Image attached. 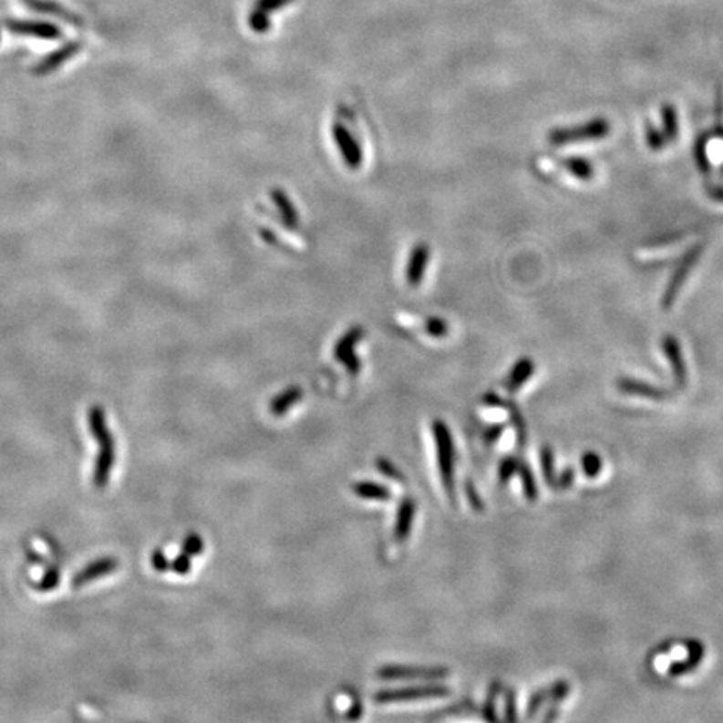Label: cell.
<instances>
[{
	"label": "cell",
	"mask_w": 723,
	"mask_h": 723,
	"mask_svg": "<svg viewBox=\"0 0 723 723\" xmlns=\"http://www.w3.org/2000/svg\"><path fill=\"white\" fill-rule=\"evenodd\" d=\"M436 448H438L439 470L442 476L444 488L448 491L449 498L454 500L456 494V482H454V444L449 432L448 426L442 420H436L432 424Z\"/></svg>",
	"instance_id": "6da1fadb"
},
{
	"label": "cell",
	"mask_w": 723,
	"mask_h": 723,
	"mask_svg": "<svg viewBox=\"0 0 723 723\" xmlns=\"http://www.w3.org/2000/svg\"><path fill=\"white\" fill-rule=\"evenodd\" d=\"M610 133V124L606 119H594L591 123L576 126V128H560L550 133V141L556 146L560 144L578 143V141H590L601 139Z\"/></svg>",
	"instance_id": "7a4b0ae2"
},
{
	"label": "cell",
	"mask_w": 723,
	"mask_h": 723,
	"mask_svg": "<svg viewBox=\"0 0 723 723\" xmlns=\"http://www.w3.org/2000/svg\"><path fill=\"white\" fill-rule=\"evenodd\" d=\"M450 690L442 685H429V687H410L400 690H384L378 692L374 700L378 703L412 702V700H426V698H440L448 697Z\"/></svg>",
	"instance_id": "3957f363"
},
{
	"label": "cell",
	"mask_w": 723,
	"mask_h": 723,
	"mask_svg": "<svg viewBox=\"0 0 723 723\" xmlns=\"http://www.w3.org/2000/svg\"><path fill=\"white\" fill-rule=\"evenodd\" d=\"M702 252L703 245L700 243V245L693 246L692 250H688V253L683 256V260L680 262L678 268L675 270L672 278H670V284L666 286V292H665V296H663V306H665L666 310L673 305V302H675V298L678 295L680 288H682L683 284H685L687 276L690 275L693 265H695V263L698 262V258L702 256Z\"/></svg>",
	"instance_id": "277c9868"
},
{
	"label": "cell",
	"mask_w": 723,
	"mask_h": 723,
	"mask_svg": "<svg viewBox=\"0 0 723 723\" xmlns=\"http://www.w3.org/2000/svg\"><path fill=\"white\" fill-rule=\"evenodd\" d=\"M362 338H364V328H360V326H352V328L346 330L344 336L336 342V350H334V356H336V360H338L352 376H356V374L360 372V360H358V356H356V352H354V346H356V342H360Z\"/></svg>",
	"instance_id": "5b68a950"
},
{
	"label": "cell",
	"mask_w": 723,
	"mask_h": 723,
	"mask_svg": "<svg viewBox=\"0 0 723 723\" xmlns=\"http://www.w3.org/2000/svg\"><path fill=\"white\" fill-rule=\"evenodd\" d=\"M380 678L384 680H398V678H422V680H440L449 677L448 668H420V666H382L377 672Z\"/></svg>",
	"instance_id": "8992f818"
},
{
	"label": "cell",
	"mask_w": 723,
	"mask_h": 723,
	"mask_svg": "<svg viewBox=\"0 0 723 723\" xmlns=\"http://www.w3.org/2000/svg\"><path fill=\"white\" fill-rule=\"evenodd\" d=\"M99 456L96 459V468H94V476H92V482L98 490H104L109 484V478H111L112 466L116 460V450H114V438L108 436V438L99 440Z\"/></svg>",
	"instance_id": "52a82bcc"
},
{
	"label": "cell",
	"mask_w": 723,
	"mask_h": 723,
	"mask_svg": "<svg viewBox=\"0 0 723 723\" xmlns=\"http://www.w3.org/2000/svg\"><path fill=\"white\" fill-rule=\"evenodd\" d=\"M332 133H334V139H336L338 151L342 154L346 168L358 170L362 166V151H360V146L356 143V138L344 124H336L332 128Z\"/></svg>",
	"instance_id": "ba28073f"
},
{
	"label": "cell",
	"mask_w": 723,
	"mask_h": 723,
	"mask_svg": "<svg viewBox=\"0 0 723 723\" xmlns=\"http://www.w3.org/2000/svg\"><path fill=\"white\" fill-rule=\"evenodd\" d=\"M5 27H7V31L19 34V36H32V37H39V39H47V41L59 39L62 36L59 27L51 24V22L12 21V19H7Z\"/></svg>",
	"instance_id": "9c48e42d"
},
{
	"label": "cell",
	"mask_w": 723,
	"mask_h": 723,
	"mask_svg": "<svg viewBox=\"0 0 723 723\" xmlns=\"http://www.w3.org/2000/svg\"><path fill=\"white\" fill-rule=\"evenodd\" d=\"M618 390L626 396H638V398H653V400H665V398H672L677 390L666 387H655L642 380H635V378H620L618 380Z\"/></svg>",
	"instance_id": "30bf717a"
},
{
	"label": "cell",
	"mask_w": 723,
	"mask_h": 723,
	"mask_svg": "<svg viewBox=\"0 0 723 723\" xmlns=\"http://www.w3.org/2000/svg\"><path fill=\"white\" fill-rule=\"evenodd\" d=\"M663 352H665V356H668L670 366H672L675 388L680 392L687 386V364H685L678 340L672 336H665L663 338Z\"/></svg>",
	"instance_id": "8fae6325"
},
{
	"label": "cell",
	"mask_w": 723,
	"mask_h": 723,
	"mask_svg": "<svg viewBox=\"0 0 723 723\" xmlns=\"http://www.w3.org/2000/svg\"><path fill=\"white\" fill-rule=\"evenodd\" d=\"M82 46L79 42H67L66 46L59 47L57 51L51 52L47 57H44L41 62L34 66L36 76H47L51 72L59 69L64 62L72 59L77 52L81 51Z\"/></svg>",
	"instance_id": "7c38bea8"
},
{
	"label": "cell",
	"mask_w": 723,
	"mask_h": 723,
	"mask_svg": "<svg viewBox=\"0 0 723 723\" xmlns=\"http://www.w3.org/2000/svg\"><path fill=\"white\" fill-rule=\"evenodd\" d=\"M119 563L116 558H101V560L94 561L91 564H88L84 570L79 571L74 580H72V586L74 588H81L84 584L91 583L94 580H99L106 574H111L112 571L118 570Z\"/></svg>",
	"instance_id": "4fadbf2b"
},
{
	"label": "cell",
	"mask_w": 723,
	"mask_h": 723,
	"mask_svg": "<svg viewBox=\"0 0 723 723\" xmlns=\"http://www.w3.org/2000/svg\"><path fill=\"white\" fill-rule=\"evenodd\" d=\"M429 260H430V248L426 243H418L412 248V253L408 258V274H406L408 284L412 288L420 285Z\"/></svg>",
	"instance_id": "5bb4252c"
},
{
	"label": "cell",
	"mask_w": 723,
	"mask_h": 723,
	"mask_svg": "<svg viewBox=\"0 0 723 723\" xmlns=\"http://www.w3.org/2000/svg\"><path fill=\"white\" fill-rule=\"evenodd\" d=\"M687 648H688V658L683 662H675L670 665L668 668V675L670 677H682L687 673L693 672L703 660L705 655V648H703L702 642L698 640H687L685 642Z\"/></svg>",
	"instance_id": "9a60e30c"
},
{
	"label": "cell",
	"mask_w": 723,
	"mask_h": 723,
	"mask_svg": "<svg viewBox=\"0 0 723 723\" xmlns=\"http://www.w3.org/2000/svg\"><path fill=\"white\" fill-rule=\"evenodd\" d=\"M484 404L492 406V408H506V410H510L511 422H512V426L516 429V434H518V448H524V446H526V422H524V418L521 416L520 408H516V406H512L510 402H504V400H502L500 396H496V394H486V396H484Z\"/></svg>",
	"instance_id": "2e32d148"
},
{
	"label": "cell",
	"mask_w": 723,
	"mask_h": 723,
	"mask_svg": "<svg viewBox=\"0 0 723 723\" xmlns=\"http://www.w3.org/2000/svg\"><path fill=\"white\" fill-rule=\"evenodd\" d=\"M414 516H416V502L410 498L400 501L396 528H394V536H396V540L398 542H404V541L408 540V532L412 530Z\"/></svg>",
	"instance_id": "e0dca14e"
},
{
	"label": "cell",
	"mask_w": 723,
	"mask_h": 723,
	"mask_svg": "<svg viewBox=\"0 0 723 723\" xmlns=\"http://www.w3.org/2000/svg\"><path fill=\"white\" fill-rule=\"evenodd\" d=\"M534 368H536L534 367V362H532L531 358H528V356L520 358L518 364L511 370L508 378L504 380V388H506L510 394L518 392V390L530 380L531 376L534 374Z\"/></svg>",
	"instance_id": "ac0fdd59"
},
{
	"label": "cell",
	"mask_w": 723,
	"mask_h": 723,
	"mask_svg": "<svg viewBox=\"0 0 723 723\" xmlns=\"http://www.w3.org/2000/svg\"><path fill=\"white\" fill-rule=\"evenodd\" d=\"M32 11L41 12V14H49V15H56L62 21L71 22L74 26H81V17H77L76 14L66 11L62 5L56 4L54 0H24Z\"/></svg>",
	"instance_id": "d6986e66"
},
{
	"label": "cell",
	"mask_w": 723,
	"mask_h": 723,
	"mask_svg": "<svg viewBox=\"0 0 723 723\" xmlns=\"http://www.w3.org/2000/svg\"><path fill=\"white\" fill-rule=\"evenodd\" d=\"M270 196H272L274 203H275L276 208H278L284 223H285L288 228H296V226H298V212H296L294 203L290 201V198L286 196L285 191L275 188V190H272Z\"/></svg>",
	"instance_id": "ffe728a7"
},
{
	"label": "cell",
	"mask_w": 723,
	"mask_h": 723,
	"mask_svg": "<svg viewBox=\"0 0 723 723\" xmlns=\"http://www.w3.org/2000/svg\"><path fill=\"white\" fill-rule=\"evenodd\" d=\"M352 490H354L356 496L362 498V500H392V492H390V490H387L386 486H380V484H376V482H370V480H360V482H356Z\"/></svg>",
	"instance_id": "44dd1931"
},
{
	"label": "cell",
	"mask_w": 723,
	"mask_h": 723,
	"mask_svg": "<svg viewBox=\"0 0 723 723\" xmlns=\"http://www.w3.org/2000/svg\"><path fill=\"white\" fill-rule=\"evenodd\" d=\"M302 398H304V390H302V387L292 386V387L286 388V390H284L282 394H278V396L272 400L270 408H272V412H274L275 416H284L286 410L292 408V406H295L296 402Z\"/></svg>",
	"instance_id": "7402d4cb"
},
{
	"label": "cell",
	"mask_w": 723,
	"mask_h": 723,
	"mask_svg": "<svg viewBox=\"0 0 723 723\" xmlns=\"http://www.w3.org/2000/svg\"><path fill=\"white\" fill-rule=\"evenodd\" d=\"M88 420H89V430H91L94 439H98V442L104 438H108V436H111L109 429L106 426V414H104V410L99 406H94V408H89Z\"/></svg>",
	"instance_id": "603a6c76"
},
{
	"label": "cell",
	"mask_w": 723,
	"mask_h": 723,
	"mask_svg": "<svg viewBox=\"0 0 723 723\" xmlns=\"http://www.w3.org/2000/svg\"><path fill=\"white\" fill-rule=\"evenodd\" d=\"M518 474H520L521 482H522V491H524L526 500L530 501V502H536V501H538L540 490H538V484H536V479H534L532 470H531L530 466H528L524 460H521Z\"/></svg>",
	"instance_id": "cb8c5ba5"
},
{
	"label": "cell",
	"mask_w": 723,
	"mask_h": 723,
	"mask_svg": "<svg viewBox=\"0 0 723 723\" xmlns=\"http://www.w3.org/2000/svg\"><path fill=\"white\" fill-rule=\"evenodd\" d=\"M541 466H542V476H544L546 484L550 486L551 490H558V478H556V470H554V452L548 446L541 449Z\"/></svg>",
	"instance_id": "d4e9b609"
},
{
	"label": "cell",
	"mask_w": 723,
	"mask_h": 723,
	"mask_svg": "<svg viewBox=\"0 0 723 723\" xmlns=\"http://www.w3.org/2000/svg\"><path fill=\"white\" fill-rule=\"evenodd\" d=\"M501 690H502V683L500 680L491 683L490 693H488V700L482 707V717L488 722H498V713H496V700L500 697Z\"/></svg>",
	"instance_id": "484cf974"
},
{
	"label": "cell",
	"mask_w": 723,
	"mask_h": 723,
	"mask_svg": "<svg viewBox=\"0 0 723 723\" xmlns=\"http://www.w3.org/2000/svg\"><path fill=\"white\" fill-rule=\"evenodd\" d=\"M563 164L573 176H576L580 180H590L593 176V166L583 158H566V160H563Z\"/></svg>",
	"instance_id": "4316f807"
},
{
	"label": "cell",
	"mask_w": 723,
	"mask_h": 723,
	"mask_svg": "<svg viewBox=\"0 0 723 723\" xmlns=\"http://www.w3.org/2000/svg\"><path fill=\"white\" fill-rule=\"evenodd\" d=\"M663 124H665V131L663 136L666 139V143H672L673 139L677 138L678 133V123H677V112L673 109V106H663Z\"/></svg>",
	"instance_id": "83f0119b"
},
{
	"label": "cell",
	"mask_w": 723,
	"mask_h": 723,
	"mask_svg": "<svg viewBox=\"0 0 723 723\" xmlns=\"http://www.w3.org/2000/svg\"><path fill=\"white\" fill-rule=\"evenodd\" d=\"M581 468H583V472H584L586 478H596L601 472L603 462H601V458L596 452L588 450L581 458Z\"/></svg>",
	"instance_id": "f1b7e54d"
},
{
	"label": "cell",
	"mask_w": 723,
	"mask_h": 723,
	"mask_svg": "<svg viewBox=\"0 0 723 723\" xmlns=\"http://www.w3.org/2000/svg\"><path fill=\"white\" fill-rule=\"evenodd\" d=\"M248 24H250V29L256 32V34H265V32L270 31V26H272L270 14H266L265 11H260V9L255 7L253 11L250 12Z\"/></svg>",
	"instance_id": "f546056e"
},
{
	"label": "cell",
	"mask_w": 723,
	"mask_h": 723,
	"mask_svg": "<svg viewBox=\"0 0 723 723\" xmlns=\"http://www.w3.org/2000/svg\"><path fill=\"white\" fill-rule=\"evenodd\" d=\"M521 459L518 456H508L502 459L500 466V482L506 484L514 474H518L520 469Z\"/></svg>",
	"instance_id": "4dcf8cb0"
},
{
	"label": "cell",
	"mask_w": 723,
	"mask_h": 723,
	"mask_svg": "<svg viewBox=\"0 0 723 723\" xmlns=\"http://www.w3.org/2000/svg\"><path fill=\"white\" fill-rule=\"evenodd\" d=\"M61 583V571L59 568H51L46 571V574L42 576V580L36 584V590L41 593H47V591L56 590Z\"/></svg>",
	"instance_id": "1f68e13d"
},
{
	"label": "cell",
	"mask_w": 723,
	"mask_h": 723,
	"mask_svg": "<svg viewBox=\"0 0 723 723\" xmlns=\"http://www.w3.org/2000/svg\"><path fill=\"white\" fill-rule=\"evenodd\" d=\"M550 695L551 687H546V688H542V690L532 693L530 703H528V718L534 717L536 713L540 712V708L544 703L550 702Z\"/></svg>",
	"instance_id": "d6a6232c"
},
{
	"label": "cell",
	"mask_w": 723,
	"mask_h": 723,
	"mask_svg": "<svg viewBox=\"0 0 723 723\" xmlns=\"http://www.w3.org/2000/svg\"><path fill=\"white\" fill-rule=\"evenodd\" d=\"M204 550V542L198 534H188L183 541V551L184 553H188L190 556H198V554H201Z\"/></svg>",
	"instance_id": "836d02e7"
},
{
	"label": "cell",
	"mask_w": 723,
	"mask_h": 723,
	"mask_svg": "<svg viewBox=\"0 0 723 723\" xmlns=\"http://www.w3.org/2000/svg\"><path fill=\"white\" fill-rule=\"evenodd\" d=\"M504 707H506L504 720L516 722L518 720V713H516V692H514V688H508L506 693H504Z\"/></svg>",
	"instance_id": "e575fe53"
},
{
	"label": "cell",
	"mask_w": 723,
	"mask_h": 723,
	"mask_svg": "<svg viewBox=\"0 0 723 723\" xmlns=\"http://www.w3.org/2000/svg\"><path fill=\"white\" fill-rule=\"evenodd\" d=\"M426 330L430 336L440 338V336H448V324L442 318L432 316V318H429L428 324H426Z\"/></svg>",
	"instance_id": "d590c367"
},
{
	"label": "cell",
	"mask_w": 723,
	"mask_h": 723,
	"mask_svg": "<svg viewBox=\"0 0 723 723\" xmlns=\"http://www.w3.org/2000/svg\"><path fill=\"white\" fill-rule=\"evenodd\" d=\"M171 570L176 573V574H188L190 571H191V556L188 554V553H181L180 556H176L173 561H171Z\"/></svg>",
	"instance_id": "8d00e7d4"
},
{
	"label": "cell",
	"mask_w": 723,
	"mask_h": 723,
	"mask_svg": "<svg viewBox=\"0 0 723 723\" xmlns=\"http://www.w3.org/2000/svg\"><path fill=\"white\" fill-rule=\"evenodd\" d=\"M377 468L384 476H387L388 479H394V480H404V476L400 474V470H398L390 460L387 459L380 458L377 459Z\"/></svg>",
	"instance_id": "74e56055"
},
{
	"label": "cell",
	"mask_w": 723,
	"mask_h": 723,
	"mask_svg": "<svg viewBox=\"0 0 723 723\" xmlns=\"http://www.w3.org/2000/svg\"><path fill=\"white\" fill-rule=\"evenodd\" d=\"M294 0H256V9L265 11L266 14L278 11L282 7H286L288 4H292Z\"/></svg>",
	"instance_id": "f35d334b"
},
{
	"label": "cell",
	"mask_w": 723,
	"mask_h": 723,
	"mask_svg": "<svg viewBox=\"0 0 723 723\" xmlns=\"http://www.w3.org/2000/svg\"><path fill=\"white\" fill-rule=\"evenodd\" d=\"M697 161H698L702 173L710 171V161H708V156H707V138H702L697 144Z\"/></svg>",
	"instance_id": "ab89813d"
},
{
	"label": "cell",
	"mask_w": 723,
	"mask_h": 723,
	"mask_svg": "<svg viewBox=\"0 0 723 723\" xmlns=\"http://www.w3.org/2000/svg\"><path fill=\"white\" fill-rule=\"evenodd\" d=\"M151 564H153L154 571H158V573H164L171 568V563L164 556L161 550L154 551L153 556H151Z\"/></svg>",
	"instance_id": "60d3db41"
},
{
	"label": "cell",
	"mask_w": 723,
	"mask_h": 723,
	"mask_svg": "<svg viewBox=\"0 0 723 723\" xmlns=\"http://www.w3.org/2000/svg\"><path fill=\"white\" fill-rule=\"evenodd\" d=\"M466 492H468L469 502H470V506L474 510L478 511V512L484 510V502L479 500L478 491L474 490V484L469 479L466 480Z\"/></svg>",
	"instance_id": "b9f144b4"
},
{
	"label": "cell",
	"mask_w": 723,
	"mask_h": 723,
	"mask_svg": "<svg viewBox=\"0 0 723 723\" xmlns=\"http://www.w3.org/2000/svg\"><path fill=\"white\" fill-rule=\"evenodd\" d=\"M573 482H574V469H563V472H561L560 478H558V490H570L571 486H573Z\"/></svg>",
	"instance_id": "7bdbcfd3"
},
{
	"label": "cell",
	"mask_w": 723,
	"mask_h": 723,
	"mask_svg": "<svg viewBox=\"0 0 723 723\" xmlns=\"http://www.w3.org/2000/svg\"><path fill=\"white\" fill-rule=\"evenodd\" d=\"M504 424H494V426H490V428L484 430V439H486V442L488 444H492V442H496L498 439L502 436V432H504Z\"/></svg>",
	"instance_id": "ee69618b"
},
{
	"label": "cell",
	"mask_w": 723,
	"mask_h": 723,
	"mask_svg": "<svg viewBox=\"0 0 723 723\" xmlns=\"http://www.w3.org/2000/svg\"><path fill=\"white\" fill-rule=\"evenodd\" d=\"M558 715H560L558 705H550V708H548L546 715L542 717V720H544V722H554V720L558 718Z\"/></svg>",
	"instance_id": "f6af8a7d"
},
{
	"label": "cell",
	"mask_w": 723,
	"mask_h": 723,
	"mask_svg": "<svg viewBox=\"0 0 723 723\" xmlns=\"http://www.w3.org/2000/svg\"><path fill=\"white\" fill-rule=\"evenodd\" d=\"M708 193L712 194L717 201L723 203V188H713V190H708Z\"/></svg>",
	"instance_id": "bcb514c9"
}]
</instances>
